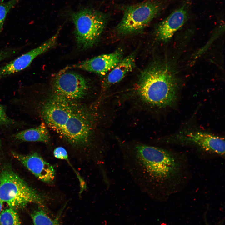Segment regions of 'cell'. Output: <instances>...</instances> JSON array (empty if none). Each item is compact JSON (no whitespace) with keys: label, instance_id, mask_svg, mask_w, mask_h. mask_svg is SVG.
<instances>
[{"label":"cell","instance_id":"obj_1","mask_svg":"<svg viewBox=\"0 0 225 225\" xmlns=\"http://www.w3.org/2000/svg\"><path fill=\"white\" fill-rule=\"evenodd\" d=\"M122 148L124 167L140 191L153 199L163 200L168 187L181 172L178 158L165 149L142 143Z\"/></svg>","mask_w":225,"mask_h":225},{"label":"cell","instance_id":"obj_2","mask_svg":"<svg viewBox=\"0 0 225 225\" xmlns=\"http://www.w3.org/2000/svg\"><path fill=\"white\" fill-rule=\"evenodd\" d=\"M176 74L165 61H155L141 73L137 92L145 103L158 108L172 105L178 88Z\"/></svg>","mask_w":225,"mask_h":225},{"label":"cell","instance_id":"obj_3","mask_svg":"<svg viewBox=\"0 0 225 225\" xmlns=\"http://www.w3.org/2000/svg\"><path fill=\"white\" fill-rule=\"evenodd\" d=\"M0 200L16 210L34 203L44 207V199L10 167L0 172Z\"/></svg>","mask_w":225,"mask_h":225},{"label":"cell","instance_id":"obj_4","mask_svg":"<svg viewBox=\"0 0 225 225\" xmlns=\"http://www.w3.org/2000/svg\"><path fill=\"white\" fill-rule=\"evenodd\" d=\"M171 0H149L128 7L118 26V32L127 35L138 32L148 25Z\"/></svg>","mask_w":225,"mask_h":225},{"label":"cell","instance_id":"obj_5","mask_svg":"<svg viewBox=\"0 0 225 225\" xmlns=\"http://www.w3.org/2000/svg\"><path fill=\"white\" fill-rule=\"evenodd\" d=\"M72 18L75 26V35L78 47L87 49L98 41L105 28L107 18L102 13L91 9L74 13Z\"/></svg>","mask_w":225,"mask_h":225},{"label":"cell","instance_id":"obj_6","mask_svg":"<svg viewBox=\"0 0 225 225\" xmlns=\"http://www.w3.org/2000/svg\"><path fill=\"white\" fill-rule=\"evenodd\" d=\"M93 125L90 113L77 103L60 134L73 145H85L90 141Z\"/></svg>","mask_w":225,"mask_h":225},{"label":"cell","instance_id":"obj_7","mask_svg":"<svg viewBox=\"0 0 225 225\" xmlns=\"http://www.w3.org/2000/svg\"><path fill=\"white\" fill-rule=\"evenodd\" d=\"M77 103L54 93L43 103L41 115L45 123L60 134Z\"/></svg>","mask_w":225,"mask_h":225},{"label":"cell","instance_id":"obj_8","mask_svg":"<svg viewBox=\"0 0 225 225\" xmlns=\"http://www.w3.org/2000/svg\"><path fill=\"white\" fill-rule=\"evenodd\" d=\"M52 87L55 94L74 101L82 98L87 94L89 84L82 75L65 69L55 76Z\"/></svg>","mask_w":225,"mask_h":225},{"label":"cell","instance_id":"obj_9","mask_svg":"<svg viewBox=\"0 0 225 225\" xmlns=\"http://www.w3.org/2000/svg\"><path fill=\"white\" fill-rule=\"evenodd\" d=\"M175 141L180 143L194 145L206 151L223 156L225 154L224 138L200 131L186 132L178 135Z\"/></svg>","mask_w":225,"mask_h":225},{"label":"cell","instance_id":"obj_10","mask_svg":"<svg viewBox=\"0 0 225 225\" xmlns=\"http://www.w3.org/2000/svg\"><path fill=\"white\" fill-rule=\"evenodd\" d=\"M59 31V30L54 35L42 45L0 68V79L25 69L37 56L54 47L57 43Z\"/></svg>","mask_w":225,"mask_h":225},{"label":"cell","instance_id":"obj_11","mask_svg":"<svg viewBox=\"0 0 225 225\" xmlns=\"http://www.w3.org/2000/svg\"><path fill=\"white\" fill-rule=\"evenodd\" d=\"M12 154L40 180L49 184L54 181L55 171L53 168L38 153L24 155L12 152Z\"/></svg>","mask_w":225,"mask_h":225},{"label":"cell","instance_id":"obj_12","mask_svg":"<svg viewBox=\"0 0 225 225\" xmlns=\"http://www.w3.org/2000/svg\"><path fill=\"white\" fill-rule=\"evenodd\" d=\"M123 51L118 49L114 52L95 57L75 64L71 67L105 75L122 59Z\"/></svg>","mask_w":225,"mask_h":225},{"label":"cell","instance_id":"obj_13","mask_svg":"<svg viewBox=\"0 0 225 225\" xmlns=\"http://www.w3.org/2000/svg\"><path fill=\"white\" fill-rule=\"evenodd\" d=\"M188 16V5L185 4L173 12L158 25L156 31L158 38L164 42L168 41L184 24Z\"/></svg>","mask_w":225,"mask_h":225},{"label":"cell","instance_id":"obj_14","mask_svg":"<svg viewBox=\"0 0 225 225\" xmlns=\"http://www.w3.org/2000/svg\"><path fill=\"white\" fill-rule=\"evenodd\" d=\"M135 54L132 53L123 58L111 70L104 79L102 84L103 90H105L111 86L119 82L135 66Z\"/></svg>","mask_w":225,"mask_h":225},{"label":"cell","instance_id":"obj_15","mask_svg":"<svg viewBox=\"0 0 225 225\" xmlns=\"http://www.w3.org/2000/svg\"><path fill=\"white\" fill-rule=\"evenodd\" d=\"M13 137L15 140L27 142H40L48 143L50 136L45 123L43 122L39 126L17 132Z\"/></svg>","mask_w":225,"mask_h":225},{"label":"cell","instance_id":"obj_16","mask_svg":"<svg viewBox=\"0 0 225 225\" xmlns=\"http://www.w3.org/2000/svg\"><path fill=\"white\" fill-rule=\"evenodd\" d=\"M46 208H39L31 214L34 225H61L58 217H52Z\"/></svg>","mask_w":225,"mask_h":225},{"label":"cell","instance_id":"obj_17","mask_svg":"<svg viewBox=\"0 0 225 225\" xmlns=\"http://www.w3.org/2000/svg\"><path fill=\"white\" fill-rule=\"evenodd\" d=\"M0 225H21L19 216L15 210L7 208L0 213Z\"/></svg>","mask_w":225,"mask_h":225},{"label":"cell","instance_id":"obj_18","mask_svg":"<svg viewBox=\"0 0 225 225\" xmlns=\"http://www.w3.org/2000/svg\"><path fill=\"white\" fill-rule=\"evenodd\" d=\"M19 0H9L7 2L0 0V33L2 31L7 14Z\"/></svg>","mask_w":225,"mask_h":225},{"label":"cell","instance_id":"obj_19","mask_svg":"<svg viewBox=\"0 0 225 225\" xmlns=\"http://www.w3.org/2000/svg\"><path fill=\"white\" fill-rule=\"evenodd\" d=\"M18 123L17 122L8 116L4 107L0 104V125L8 126Z\"/></svg>","mask_w":225,"mask_h":225},{"label":"cell","instance_id":"obj_20","mask_svg":"<svg viewBox=\"0 0 225 225\" xmlns=\"http://www.w3.org/2000/svg\"><path fill=\"white\" fill-rule=\"evenodd\" d=\"M13 52H14L11 50H4L0 51V61L8 58Z\"/></svg>","mask_w":225,"mask_h":225},{"label":"cell","instance_id":"obj_21","mask_svg":"<svg viewBox=\"0 0 225 225\" xmlns=\"http://www.w3.org/2000/svg\"><path fill=\"white\" fill-rule=\"evenodd\" d=\"M3 202L2 201L0 200V213L2 212Z\"/></svg>","mask_w":225,"mask_h":225},{"label":"cell","instance_id":"obj_22","mask_svg":"<svg viewBox=\"0 0 225 225\" xmlns=\"http://www.w3.org/2000/svg\"><path fill=\"white\" fill-rule=\"evenodd\" d=\"M204 218H205V220H205V222L206 225H209V224H208V223L207 222V220H206V217H204Z\"/></svg>","mask_w":225,"mask_h":225}]
</instances>
